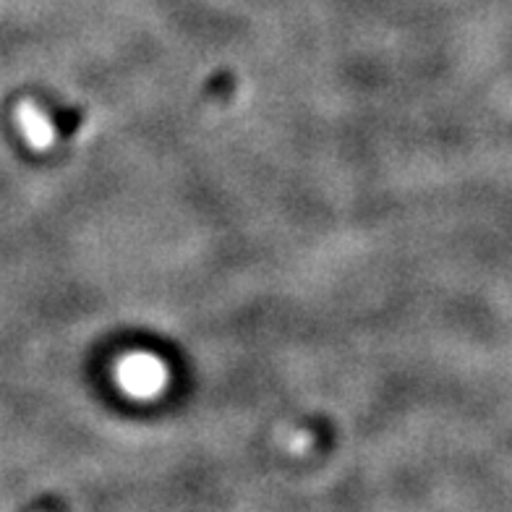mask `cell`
<instances>
[{
  "instance_id": "1",
  "label": "cell",
  "mask_w": 512,
  "mask_h": 512,
  "mask_svg": "<svg viewBox=\"0 0 512 512\" xmlns=\"http://www.w3.org/2000/svg\"><path fill=\"white\" fill-rule=\"evenodd\" d=\"M115 382L136 400H155L168 387V369L152 353H128L115 366Z\"/></svg>"
},
{
  "instance_id": "2",
  "label": "cell",
  "mask_w": 512,
  "mask_h": 512,
  "mask_svg": "<svg viewBox=\"0 0 512 512\" xmlns=\"http://www.w3.org/2000/svg\"><path fill=\"white\" fill-rule=\"evenodd\" d=\"M16 123H19L21 136L27 139V144L37 152L53 147L55 142V126L48 115L42 113L34 102H21L16 108Z\"/></svg>"
}]
</instances>
